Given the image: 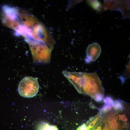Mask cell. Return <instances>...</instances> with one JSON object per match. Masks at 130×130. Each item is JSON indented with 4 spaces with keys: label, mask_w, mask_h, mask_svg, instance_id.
I'll return each mask as SVG.
<instances>
[{
    "label": "cell",
    "mask_w": 130,
    "mask_h": 130,
    "mask_svg": "<svg viewBox=\"0 0 130 130\" xmlns=\"http://www.w3.org/2000/svg\"><path fill=\"white\" fill-rule=\"evenodd\" d=\"M93 98L98 93L104 94L102 82L97 73H84L81 83V93Z\"/></svg>",
    "instance_id": "obj_1"
},
{
    "label": "cell",
    "mask_w": 130,
    "mask_h": 130,
    "mask_svg": "<svg viewBox=\"0 0 130 130\" xmlns=\"http://www.w3.org/2000/svg\"><path fill=\"white\" fill-rule=\"evenodd\" d=\"M39 85L37 79L30 76L26 77L20 82L18 91L21 96L26 98L32 97L37 93Z\"/></svg>",
    "instance_id": "obj_2"
},
{
    "label": "cell",
    "mask_w": 130,
    "mask_h": 130,
    "mask_svg": "<svg viewBox=\"0 0 130 130\" xmlns=\"http://www.w3.org/2000/svg\"><path fill=\"white\" fill-rule=\"evenodd\" d=\"M26 40L30 44L32 53L33 55L41 58L49 60L52 48H50L47 45H48L43 42Z\"/></svg>",
    "instance_id": "obj_3"
},
{
    "label": "cell",
    "mask_w": 130,
    "mask_h": 130,
    "mask_svg": "<svg viewBox=\"0 0 130 130\" xmlns=\"http://www.w3.org/2000/svg\"><path fill=\"white\" fill-rule=\"evenodd\" d=\"M1 8L2 10L1 16L11 20L20 21V12L18 9L7 5H3Z\"/></svg>",
    "instance_id": "obj_4"
},
{
    "label": "cell",
    "mask_w": 130,
    "mask_h": 130,
    "mask_svg": "<svg viewBox=\"0 0 130 130\" xmlns=\"http://www.w3.org/2000/svg\"><path fill=\"white\" fill-rule=\"evenodd\" d=\"M100 45L96 43L89 45L86 50L87 58L91 61H95L98 57L101 52Z\"/></svg>",
    "instance_id": "obj_5"
},
{
    "label": "cell",
    "mask_w": 130,
    "mask_h": 130,
    "mask_svg": "<svg viewBox=\"0 0 130 130\" xmlns=\"http://www.w3.org/2000/svg\"><path fill=\"white\" fill-rule=\"evenodd\" d=\"M38 130H58V129L55 126L47 123H43L39 126Z\"/></svg>",
    "instance_id": "obj_6"
},
{
    "label": "cell",
    "mask_w": 130,
    "mask_h": 130,
    "mask_svg": "<svg viewBox=\"0 0 130 130\" xmlns=\"http://www.w3.org/2000/svg\"><path fill=\"white\" fill-rule=\"evenodd\" d=\"M124 103L123 101L120 100H115L113 108L115 110H124L125 109Z\"/></svg>",
    "instance_id": "obj_7"
},
{
    "label": "cell",
    "mask_w": 130,
    "mask_h": 130,
    "mask_svg": "<svg viewBox=\"0 0 130 130\" xmlns=\"http://www.w3.org/2000/svg\"><path fill=\"white\" fill-rule=\"evenodd\" d=\"M103 100L105 104L113 107L114 101L111 97H106Z\"/></svg>",
    "instance_id": "obj_8"
},
{
    "label": "cell",
    "mask_w": 130,
    "mask_h": 130,
    "mask_svg": "<svg viewBox=\"0 0 130 130\" xmlns=\"http://www.w3.org/2000/svg\"><path fill=\"white\" fill-rule=\"evenodd\" d=\"M104 97V94L98 93L96 94L94 96L93 99L97 102H100L102 101Z\"/></svg>",
    "instance_id": "obj_9"
},
{
    "label": "cell",
    "mask_w": 130,
    "mask_h": 130,
    "mask_svg": "<svg viewBox=\"0 0 130 130\" xmlns=\"http://www.w3.org/2000/svg\"><path fill=\"white\" fill-rule=\"evenodd\" d=\"M113 108V106L105 104L100 110V111L104 113H106L110 110Z\"/></svg>",
    "instance_id": "obj_10"
},
{
    "label": "cell",
    "mask_w": 130,
    "mask_h": 130,
    "mask_svg": "<svg viewBox=\"0 0 130 130\" xmlns=\"http://www.w3.org/2000/svg\"><path fill=\"white\" fill-rule=\"evenodd\" d=\"M106 120L105 126L103 130H110V128Z\"/></svg>",
    "instance_id": "obj_11"
},
{
    "label": "cell",
    "mask_w": 130,
    "mask_h": 130,
    "mask_svg": "<svg viewBox=\"0 0 130 130\" xmlns=\"http://www.w3.org/2000/svg\"><path fill=\"white\" fill-rule=\"evenodd\" d=\"M94 130H102L101 126H98L97 129H95Z\"/></svg>",
    "instance_id": "obj_12"
}]
</instances>
